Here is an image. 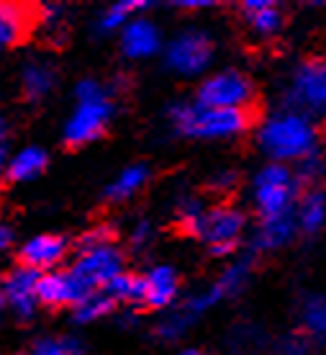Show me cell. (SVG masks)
I'll list each match as a JSON object with an SVG mask.
<instances>
[{
	"mask_svg": "<svg viewBox=\"0 0 326 355\" xmlns=\"http://www.w3.org/2000/svg\"><path fill=\"white\" fill-rule=\"evenodd\" d=\"M211 0H177L175 8H185V10H195V8H211Z\"/></svg>",
	"mask_w": 326,
	"mask_h": 355,
	"instance_id": "obj_34",
	"label": "cell"
},
{
	"mask_svg": "<svg viewBox=\"0 0 326 355\" xmlns=\"http://www.w3.org/2000/svg\"><path fill=\"white\" fill-rule=\"evenodd\" d=\"M234 250H237V242H221V245H211V255H216V258H229Z\"/></svg>",
	"mask_w": 326,
	"mask_h": 355,
	"instance_id": "obj_33",
	"label": "cell"
},
{
	"mask_svg": "<svg viewBox=\"0 0 326 355\" xmlns=\"http://www.w3.org/2000/svg\"><path fill=\"white\" fill-rule=\"evenodd\" d=\"M249 270H252V266H249L247 260L231 263V266L221 273L219 284H216V291L221 293V299H224V296H234V293L242 291V288L249 284Z\"/></svg>",
	"mask_w": 326,
	"mask_h": 355,
	"instance_id": "obj_26",
	"label": "cell"
},
{
	"mask_svg": "<svg viewBox=\"0 0 326 355\" xmlns=\"http://www.w3.org/2000/svg\"><path fill=\"white\" fill-rule=\"evenodd\" d=\"M70 273L75 275L90 293L103 291L111 278H116L118 273H124V255H121V250L116 248V245L80 250V255H78V260H75V266L70 268Z\"/></svg>",
	"mask_w": 326,
	"mask_h": 355,
	"instance_id": "obj_8",
	"label": "cell"
},
{
	"mask_svg": "<svg viewBox=\"0 0 326 355\" xmlns=\"http://www.w3.org/2000/svg\"><path fill=\"white\" fill-rule=\"evenodd\" d=\"M147 284V302L144 306L152 309H165L175 302L177 296V273L170 266H157L152 268L150 273L144 275Z\"/></svg>",
	"mask_w": 326,
	"mask_h": 355,
	"instance_id": "obj_15",
	"label": "cell"
},
{
	"mask_svg": "<svg viewBox=\"0 0 326 355\" xmlns=\"http://www.w3.org/2000/svg\"><path fill=\"white\" fill-rule=\"evenodd\" d=\"M159 44H162L159 28L150 18H134L121 28V49L129 60H147L157 54Z\"/></svg>",
	"mask_w": 326,
	"mask_h": 355,
	"instance_id": "obj_13",
	"label": "cell"
},
{
	"mask_svg": "<svg viewBox=\"0 0 326 355\" xmlns=\"http://www.w3.org/2000/svg\"><path fill=\"white\" fill-rule=\"evenodd\" d=\"M78 106L64 124L62 139L67 147H82V144L96 142L98 137H103L114 119V101L103 83L85 78L75 88Z\"/></svg>",
	"mask_w": 326,
	"mask_h": 355,
	"instance_id": "obj_2",
	"label": "cell"
},
{
	"mask_svg": "<svg viewBox=\"0 0 326 355\" xmlns=\"http://www.w3.org/2000/svg\"><path fill=\"white\" fill-rule=\"evenodd\" d=\"M67 250L70 242L62 234H36L18 250V266L31 268L36 273H49L67 258Z\"/></svg>",
	"mask_w": 326,
	"mask_h": 355,
	"instance_id": "obj_11",
	"label": "cell"
},
{
	"mask_svg": "<svg viewBox=\"0 0 326 355\" xmlns=\"http://www.w3.org/2000/svg\"><path fill=\"white\" fill-rule=\"evenodd\" d=\"M298 196V180L285 165H264L255 178V206L262 219L291 214Z\"/></svg>",
	"mask_w": 326,
	"mask_h": 355,
	"instance_id": "obj_4",
	"label": "cell"
},
{
	"mask_svg": "<svg viewBox=\"0 0 326 355\" xmlns=\"http://www.w3.org/2000/svg\"><path fill=\"white\" fill-rule=\"evenodd\" d=\"M90 291L70 270H49L36 281V302L44 306H78Z\"/></svg>",
	"mask_w": 326,
	"mask_h": 355,
	"instance_id": "obj_10",
	"label": "cell"
},
{
	"mask_svg": "<svg viewBox=\"0 0 326 355\" xmlns=\"http://www.w3.org/2000/svg\"><path fill=\"white\" fill-rule=\"evenodd\" d=\"M39 275L42 273H36L31 268L16 266L6 278H0L3 304H8L21 320H31L36 306H39V302H36V281H39Z\"/></svg>",
	"mask_w": 326,
	"mask_h": 355,
	"instance_id": "obj_9",
	"label": "cell"
},
{
	"mask_svg": "<svg viewBox=\"0 0 326 355\" xmlns=\"http://www.w3.org/2000/svg\"><path fill=\"white\" fill-rule=\"evenodd\" d=\"M252 101H255V83L249 80V75L239 70H221L201 83L195 103L206 108L247 111Z\"/></svg>",
	"mask_w": 326,
	"mask_h": 355,
	"instance_id": "obj_5",
	"label": "cell"
},
{
	"mask_svg": "<svg viewBox=\"0 0 326 355\" xmlns=\"http://www.w3.org/2000/svg\"><path fill=\"white\" fill-rule=\"evenodd\" d=\"M114 240H116V230L111 224H96V227H90V230L80 237L78 248L80 250L106 248V245H114Z\"/></svg>",
	"mask_w": 326,
	"mask_h": 355,
	"instance_id": "obj_28",
	"label": "cell"
},
{
	"mask_svg": "<svg viewBox=\"0 0 326 355\" xmlns=\"http://www.w3.org/2000/svg\"><path fill=\"white\" fill-rule=\"evenodd\" d=\"M242 8H244L249 26L255 28L260 36H275L282 28V13L275 3H267V0H244Z\"/></svg>",
	"mask_w": 326,
	"mask_h": 355,
	"instance_id": "obj_18",
	"label": "cell"
},
{
	"mask_svg": "<svg viewBox=\"0 0 326 355\" xmlns=\"http://www.w3.org/2000/svg\"><path fill=\"white\" fill-rule=\"evenodd\" d=\"M188 324H190V314H185V311H177V314H170L167 320H162L157 324V329H154V335H157L159 340H177L183 332L188 329Z\"/></svg>",
	"mask_w": 326,
	"mask_h": 355,
	"instance_id": "obj_29",
	"label": "cell"
},
{
	"mask_svg": "<svg viewBox=\"0 0 326 355\" xmlns=\"http://www.w3.org/2000/svg\"><path fill=\"white\" fill-rule=\"evenodd\" d=\"M170 121L183 137L193 139H229L249 126L247 111L234 108H206L198 103H175L170 108Z\"/></svg>",
	"mask_w": 326,
	"mask_h": 355,
	"instance_id": "obj_3",
	"label": "cell"
},
{
	"mask_svg": "<svg viewBox=\"0 0 326 355\" xmlns=\"http://www.w3.org/2000/svg\"><path fill=\"white\" fill-rule=\"evenodd\" d=\"M213 60V39L206 31L190 28L177 34L167 44V54L165 62L170 70H175L183 78H195L201 75Z\"/></svg>",
	"mask_w": 326,
	"mask_h": 355,
	"instance_id": "obj_6",
	"label": "cell"
},
{
	"mask_svg": "<svg viewBox=\"0 0 326 355\" xmlns=\"http://www.w3.org/2000/svg\"><path fill=\"white\" fill-rule=\"evenodd\" d=\"M10 245H13V230L6 222H0V255L8 252Z\"/></svg>",
	"mask_w": 326,
	"mask_h": 355,
	"instance_id": "obj_31",
	"label": "cell"
},
{
	"mask_svg": "<svg viewBox=\"0 0 326 355\" xmlns=\"http://www.w3.org/2000/svg\"><path fill=\"white\" fill-rule=\"evenodd\" d=\"M244 230V214L234 206H213L203 211L201 222L195 227V237H201L208 245H221V242H237Z\"/></svg>",
	"mask_w": 326,
	"mask_h": 355,
	"instance_id": "obj_12",
	"label": "cell"
},
{
	"mask_svg": "<svg viewBox=\"0 0 326 355\" xmlns=\"http://www.w3.org/2000/svg\"><path fill=\"white\" fill-rule=\"evenodd\" d=\"M31 13L24 6L0 3V46H16L28 31Z\"/></svg>",
	"mask_w": 326,
	"mask_h": 355,
	"instance_id": "obj_19",
	"label": "cell"
},
{
	"mask_svg": "<svg viewBox=\"0 0 326 355\" xmlns=\"http://www.w3.org/2000/svg\"><path fill=\"white\" fill-rule=\"evenodd\" d=\"M10 132V124H8V119L0 114V147H3V142H6V137H8Z\"/></svg>",
	"mask_w": 326,
	"mask_h": 355,
	"instance_id": "obj_35",
	"label": "cell"
},
{
	"mask_svg": "<svg viewBox=\"0 0 326 355\" xmlns=\"http://www.w3.org/2000/svg\"><path fill=\"white\" fill-rule=\"evenodd\" d=\"M31 355H85L80 338H42Z\"/></svg>",
	"mask_w": 326,
	"mask_h": 355,
	"instance_id": "obj_27",
	"label": "cell"
},
{
	"mask_svg": "<svg viewBox=\"0 0 326 355\" xmlns=\"http://www.w3.org/2000/svg\"><path fill=\"white\" fill-rule=\"evenodd\" d=\"M324 224H326V196L318 193V191L306 193L303 201L298 204V211H296V227L314 234Z\"/></svg>",
	"mask_w": 326,
	"mask_h": 355,
	"instance_id": "obj_22",
	"label": "cell"
},
{
	"mask_svg": "<svg viewBox=\"0 0 326 355\" xmlns=\"http://www.w3.org/2000/svg\"><path fill=\"white\" fill-rule=\"evenodd\" d=\"M46 162H49V155L42 147H24L18 150L13 157H8L6 162V180L10 183H26V180H34L46 170Z\"/></svg>",
	"mask_w": 326,
	"mask_h": 355,
	"instance_id": "obj_14",
	"label": "cell"
},
{
	"mask_svg": "<svg viewBox=\"0 0 326 355\" xmlns=\"http://www.w3.org/2000/svg\"><path fill=\"white\" fill-rule=\"evenodd\" d=\"M300 320L316 340H326V296H311L300 309Z\"/></svg>",
	"mask_w": 326,
	"mask_h": 355,
	"instance_id": "obj_25",
	"label": "cell"
},
{
	"mask_svg": "<svg viewBox=\"0 0 326 355\" xmlns=\"http://www.w3.org/2000/svg\"><path fill=\"white\" fill-rule=\"evenodd\" d=\"M57 85V72L49 62H42V60H34V62L24 64V72H21V88H24V96L28 101H44L49 93Z\"/></svg>",
	"mask_w": 326,
	"mask_h": 355,
	"instance_id": "obj_16",
	"label": "cell"
},
{
	"mask_svg": "<svg viewBox=\"0 0 326 355\" xmlns=\"http://www.w3.org/2000/svg\"><path fill=\"white\" fill-rule=\"evenodd\" d=\"M296 111H314V114H326V57H316L296 67L291 78V90H288Z\"/></svg>",
	"mask_w": 326,
	"mask_h": 355,
	"instance_id": "obj_7",
	"label": "cell"
},
{
	"mask_svg": "<svg viewBox=\"0 0 326 355\" xmlns=\"http://www.w3.org/2000/svg\"><path fill=\"white\" fill-rule=\"evenodd\" d=\"M152 3H144V0H121V3H114L108 10L100 13L98 18V31L100 34H114V31H121V28L129 24V16L134 10H144L150 8Z\"/></svg>",
	"mask_w": 326,
	"mask_h": 355,
	"instance_id": "obj_23",
	"label": "cell"
},
{
	"mask_svg": "<svg viewBox=\"0 0 326 355\" xmlns=\"http://www.w3.org/2000/svg\"><path fill=\"white\" fill-rule=\"evenodd\" d=\"M234 180H237V175H234V173H219V175L211 180V186L221 188V191H226V188L234 186Z\"/></svg>",
	"mask_w": 326,
	"mask_h": 355,
	"instance_id": "obj_32",
	"label": "cell"
},
{
	"mask_svg": "<svg viewBox=\"0 0 326 355\" xmlns=\"http://www.w3.org/2000/svg\"><path fill=\"white\" fill-rule=\"evenodd\" d=\"M116 302L111 296H106L103 291H93L90 296H85L78 306H72V320L78 324H90V322H98L108 317L114 311Z\"/></svg>",
	"mask_w": 326,
	"mask_h": 355,
	"instance_id": "obj_24",
	"label": "cell"
},
{
	"mask_svg": "<svg viewBox=\"0 0 326 355\" xmlns=\"http://www.w3.org/2000/svg\"><path fill=\"white\" fill-rule=\"evenodd\" d=\"M106 296H111L114 302H126L134 306H141L147 302V284H144V275L134 273H118L116 278H111L103 288Z\"/></svg>",
	"mask_w": 326,
	"mask_h": 355,
	"instance_id": "obj_20",
	"label": "cell"
},
{
	"mask_svg": "<svg viewBox=\"0 0 326 355\" xmlns=\"http://www.w3.org/2000/svg\"><path fill=\"white\" fill-rule=\"evenodd\" d=\"M180 355H203V353H201V350H183Z\"/></svg>",
	"mask_w": 326,
	"mask_h": 355,
	"instance_id": "obj_37",
	"label": "cell"
},
{
	"mask_svg": "<svg viewBox=\"0 0 326 355\" xmlns=\"http://www.w3.org/2000/svg\"><path fill=\"white\" fill-rule=\"evenodd\" d=\"M6 162H8V152L6 147H0V183L6 180Z\"/></svg>",
	"mask_w": 326,
	"mask_h": 355,
	"instance_id": "obj_36",
	"label": "cell"
},
{
	"mask_svg": "<svg viewBox=\"0 0 326 355\" xmlns=\"http://www.w3.org/2000/svg\"><path fill=\"white\" fill-rule=\"evenodd\" d=\"M152 234H154V227H152L147 219H141V222L134 224L132 230V245L134 248H147L152 242Z\"/></svg>",
	"mask_w": 326,
	"mask_h": 355,
	"instance_id": "obj_30",
	"label": "cell"
},
{
	"mask_svg": "<svg viewBox=\"0 0 326 355\" xmlns=\"http://www.w3.org/2000/svg\"><path fill=\"white\" fill-rule=\"evenodd\" d=\"M147 180H150V168H147V165H129V168L121 170L118 178L106 188V198L108 201H126V198H132L134 193H139Z\"/></svg>",
	"mask_w": 326,
	"mask_h": 355,
	"instance_id": "obj_21",
	"label": "cell"
},
{
	"mask_svg": "<svg viewBox=\"0 0 326 355\" xmlns=\"http://www.w3.org/2000/svg\"><path fill=\"white\" fill-rule=\"evenodd\" d=\"M296 216L291 214H282V216H270L262 219L260 230L255 234V248L257 250H278L282 245H288L296 234Z\"/></svg>",
	"mask_w": 326,
	"mask_h": 355,
	"instance_id": "obj_17",
	"label": "cell"
},
{
	"mask_svg": "<svg viewBox=\"0 0 326 355\" xmlns=\"http://www.w3.org/2000/svg\"><path fill=\"white\" fill-rule=\"evenodd\" d=\"M0 306H3V296H0Z\"/></svg>",
	"mask_w": 326,
	"mask_h": 355,
	"instance_id": "obj_38",
	"label": "cell"
},
{
	"mask_svg": "<svg viewBox=\"0 0 326 355\" xmlns=\"http://www.w3.org/2000/svg\"><path fill=\"white\" fill-rule=\"evenodd\" d=\"M316 126L311 119L298 111H282L275 114L257 129V144L260 150L280 162L288 160H306L309 155L316 152Z\"/></svg>",
	"mask_w": 326,
	"mask_h": 355,
	"instance_id": "obj_1",
	"label": "cell"
}]
</instances>
